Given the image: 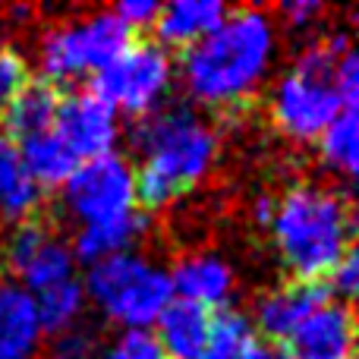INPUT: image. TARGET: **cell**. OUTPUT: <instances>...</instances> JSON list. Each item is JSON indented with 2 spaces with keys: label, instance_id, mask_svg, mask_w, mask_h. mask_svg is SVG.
Wrapping results in <instances>:
<instances>
[{
  "label": "cell",
  "instance_id": "obj_13",
  "mask_svg": "<svg viewBox=\"0 0 359 359\" xmlns=\"http://www.w3.org/2000/svg\"><path fill=\"white\" fill-rule=\"evenodd\" d=\"M170 274V287H174V299L192 303L198 309H224L233 293V271L224 259L208 252L186 255L174 265Z\"/></svg>",
  "mask_w": 359,
  "mask_h": 359
},
{
  "label": "cell",
  "instance_id": "obj_20",
  "mask_svg": "<svg viewBox=\"0 0 359 359\" xmlns=\"http://www.w3.org/2000/svg\"><path fill=\"white\" fill-rule=\"evenodd\" d=\"M19 145V158H22L25 174L32 177V183L38 189H57L69 180V174L76 170V155L54 136V133H41V136H32Z\"/></svg>",
  "mask_w": 359,
  "mask_h": 359
},
{
  "label": "cell",
  "instance_id": "obj_15",
  "mask_svg": "<svg viewBox=\"0 0 359 359\" xmlns=\"http://www.w3.org/2000/svg\"><path fill=\"white\" fill-rule=\"evenodd\" d=\"M41 334L35 297L19 284H0V359H35Z\"/></svg>",
  "mask_w": 359,
  "mask_h": 359
},
{
  "label": "cell",
  "instance_id": "obj_23",
  "mask_svg": "<svg viewBox=\"0 0 359 359\" xmlns=\"http://www.w3.org/2000/svg\"><path fill=\"white\" fill-rule=\"evenodd\" d=\"M322 145V158L328 168H334L337 174L353 177L356 174V158H359V120L356 111H341L325 133L318 136Z\"/></svg>",
  "mask_w": 359,
  "mask_h": 359
},
{
  "label": "cell",
  "instance_id": "obj_16",
  "mask_svg": "<svg viewBox=\"0 0 359 359\" xmlns=\"http://www.w3.org/2000/svg\"><path fill=\"white\" fill-rule=\"evenodd\" d=\"M155 328V337L168 359H198L208 347L211 312L183 303V299H170V306L161 312Z\"/></svg>",
  "mask_w": 359,
  "mask_h": 359
},
{
  "label": "cell",
  "instance_id": "obj_8",
  "mask_svg": "<svg viewBox=\"0 0 359 359\" xmlns=\"http://www.w3.org/2000/svg\"><path fill=\"white\" fill-rule=\"evenodd\" d=\"M63 205L82 227L133 215L139 205L136 168L117 151L92 158V161H79L63 183Z\"/></svg>",
  "mask_w": 359,
  "mask_h": 359
},
{
  "label": "cell",
  "instance_id": "obj_18",
  "mask_svg": "<svg viewBox=\"0 0 359 359\" xmlns=\"http://www.w3.org/2000/svg\"><path fill=\"white\" fill-rule=\"evenodd\" d=\"M41 196L44 192L25 174L19 145L0 130V221L4 224L32 221V215L41 208Z\"/></svg>",
  "mask_w": 359,
  "mask_h": 359
},
{
  "label": "cell",
  "instance_id": "obj_4",
  "mask_svg": "<svg viewBox=\"0 0 359 359\" xmlns=\"http://www.w3.org/2000/svg\"><path fill=\"white\" fill-rule=\"evenodd\" d=\"M347 35H331L299 50L297 63L278 79L271 92V120L284 136L297 142H312L325 126L347 107L334 88V69L344 50H350Z\"/></svg>",
  "mask_w": 359,
  "mask_h": 359
},
{
  "label": "cell",
  "instance_id": "obj_21",
  "mask_svg": "<svg viewBox=\"0 0 359 359\" xmlns=\"http://www.w3.org/2000/svg\"><path fill=\"white\" fill-rule=\"evenodd\" d=\"M255 341H259V334H255L249 316H243L236 309L211 312L208 347L198 359H246Z\"/></svg>",
  "mask_w": 359,
  "mask_h": 359
},
{
  "label": "cell",
  "instance_id": "obj_30",
  "mask_svg": "<svg viewBox=\"0 0 359 359\" xmlns=\"http://www.w3.org/2000/svg\"><path fill=\"white\" fill-rule=\"evenodd\" d=\"M325 6L316 4V0H293V4H284L280 6V16H287V22L297 25V29H303V25L316 22L318 16H322Z\"/></svg>",
  "mask_w": 359,
  "mask_h": 359
},
{
  "label": "cell",
  "instance_id": "obj_31",
  "mask_svg": "<svg viewBox=\"0 0 359 359\" xmlns=\"http://www.w3.org/2000/svg\"><path fill=\"white\" fill-rule=\"evenodd\" d=\"M246 359H293L287 344H274V341H255L252 350L246 353Z\"/></svg>",
  "mask_w": 359,
  "mask_h": 359
},
{
  "label": "cell",
  "instance_id": "obj_19",
  "mask_svg": "<svg viewBox=\"0 0 359 359\" xmlns=\"http://www.w3.org/2000/svg\"><path fill=\"white\" fill-rule=\"evenodd\" d=\"M149 230V217L133 211L126 217H117V221H104V224H88L76 233L73 240V259L82 262V265H95V262H104L111 255L130 252L133 243Z\"/></svg>",
  "mask_w": 359,
  "mask_h": 359
},
{
  "label": "cell",
  "instance_id": "obj_11",
  "mask_svg": "<svg viewBox=\"0 0 359 359\" xmlns=\"http://www.w3.org/2000/svg\"><path fill=\"white\" fill-rule=\"evenodd\" d=\"M328 287L325 280H287V284L268 290L265 297L255 303V318L252 328L259 334H265V341L284 344L290 341V334L312 316L316 309H322L328 303Z\"/></svg>",
  "mask_w": 359,
  "mask_h": 359
},
{
  "label": "cell",
  "instance_id": "obj_3",
  "mask_svg": "<svg viewBox=\"0 0 359 359\" xmlns=\"http://www.w3.org/2000/svg\"><path fill=\"white\" fill-rule=\"evenodd\" d=\"M271 233L299 280H322L344 255L353 240V211L350 202L325 186H293L274 202Z\"/></svg>",
  "mask_w": 359,
  "mask_h": 359
},
{
  "label": "cell",
  "instance_id": "obj_24",
  "mask_svg": "<svg viewBox=\"0 0 359 359\" xmlns=\"http://www.w3.org/2000/svg\"><path fill=\"white\" fill-rule=\"evenodd\" d=\"M29 60L16 44H0V114L13 104L19 92L29 82Z\"/></svg>",
  "mask_w": 359,
  "mask_h": 359
},
{
  "label": "cell",
  "instance_id": "obj_25",
  "mask_svg": "<svg viewBox=\"0 0 359 359\" xmlns=\"http://www.w3.org/2000/svg\"><path fill=\"white\" fill-rule=\"evenodd\" d=\"M101 359H168L151 331H123L111 347H104Z\"/></svg>",
  "mask_w": 359,
  "mask_h": 359
},
{
  "label": "cell",
  "instance_id": "obj_14",
  "mask_svg": "<svg viewBox=\"0 0 359 359\" xmlns=\"http://www.w3.org/2000/svg\"><path fill=\"white\" fill-rule=\"evenodd\" d=\"M230 6L221 0H170L158 13V44L164 50L180 48L189 50L192 44H198L202 38H208L217 25L227 19Z\"/></svg>",
  "mask_w": 359,
  "mask_h": 359
},
{
  "label": "cell",
  "instance_id": "obj_32",
  "mask_svg": "<svg viewBox=\"0 0 359 359\" xmlns=\"http://www.w3.org/2000/svg\"><path fill=\"white\" fill-rule=\"evenodd\" d=\"M271 217H274V198L262 196L259 202H255V221H262L268 227V224H271Z\"/></svg>",
  "mask_w": 359,
  "mask_h": 359
},
{
  "label": "cell",
  "instance_id": "obj_1",
  "mask_svg": "<svg viewBox=\"0 0 359 359\" xmlns=\"http://www.w3.org/2000/svg\"><path fill=\"white\" fill-rule=\"evenodd\" d=\"M278 35L274 22L259 6H236L221 25L183 50L186 92L198 104L236 107L262 88L274 63Z\"/></svg>",
  "mask_w": 359,
  "mask_h": 359
},
{
  "label": "cell",
  "instance_id": "obj_5",
  "mask_svg": "<svg viewBox=\"0 0 359 359\" xmlns=\"http://www.w3.org/2000/svg\"><path fill=\"white\" fill-rule=\"evenodd\" d=\"M86 299L126 331H149L174 299L168 268L139 252H120L88 265Z\"/></svg>",
  "mask_w": 359,
  "mask_h": 359
},
{
  "label": "cell",
  "instance_id": "obj_9",
  "mask_svg": "<svg viewBox=\"0 0 359 359\" xmlns=\"http://www.w3.org/2000/svg\"><path fill=\"white\" fill-rule=\"evenodd\" d=\"M6 265L19 278V287L25 293H41L48 287H57L63 280L76 278V259L73 249L50 233L48 224L41 221H22L6 240Z\"/></svg>",
  "mask_w": 359,
  "mask_h": 359
},
{
  "label": "cell",
  "instance_id": "obj_27",
  "mask_svg": "<svg viewBox=\"0 0 359 359\" xmlns=\"http://www.w3.org/2000/svg\"><path fill=\"white\" fill-rule=\"evenodd\" d=\"M54 359H92V353L98 350V341L88 328L73 325V328L54 334Z\"/></svg>",
  "mask_w": 359,
  "mask_h": 359
},
{
  "label": "cell",
  "instance_id": "obj_29",
  "mask_svg": "<svg viewBox=\"0 0 359 359\" xmlns=\"http://www.w3.org/2000/svg\"><path fill=\"white\" fill-rule=\"evenodd\" d=\"M111 13L130 32H142V29H155L161 4H155V0H123V4H117Z\"/></svg>",
  "mask_w": 359,
  "mask_h": 359
},
{
  "label": "cell",
  "instance_id": "obj_22",
  "mask_svg": "<svg viewBox=\"0 0 359 359\" xmlns=\"http://www.w3.org/2000/svg\"><path fill=\"white\" fill-rule=\"evenodd\" d=\"M82 309H86V290L76 278L35 293L38 322H41V331H48V334H60V331L73 328L79 322Z\"/></svg>",
  "mask_w": 359,
  "mask_h": 359
},
{
  "label": "cell",
  "instance_id": "obj_17",
  "mask_svg": "<svg viewBox=\"0 0 359 359\" xmlns=\"http://www.w3.org/2000/svg\"><path fill=\"white\" fill-rule=\"evenodd\" d=\"M57 104H60V92L57 86L44 79H29L25 88L13 98V104L0 114V130L13 139V142H25L32 136L54 130Z\"/></svg>",
  "mask_w": 359,
  "mask_h": 359
},
{
  "label": "cell",
  "instance_id": "obj_2",
  "mask_svg": "<svg viewBox=\"0 0 359 359\" xmlns=\"http://www.w3.org/2000/svg\"><path fill=\"white\" fill-rule=\"evenodd\" d=\"M130 142L142 151V168L136 170V202L151 211L189 192L211 170L217 155L215 130L186 101H170L139 117Z\"/></svg>",
  "mask_w": 359,
  "mask_h": 359
},
{
  "label": "cell",
  "instance_id": "obj_7",
  "mask_svg": "<svg viewBox=\"0 0 359 359\" xmlns=\"http://www.w3.org/2000/svg\"><path fill=\"white\" fill-rule=\"evenodd\" d=\"M174 79V60L158 41H130L126 50L101 73H95L92 92L101 95L114 111L145 117L164 104Z\"/></svg>",
  "mask_w": 359,
  "mask_h": 359
},
{
  "label": "cell",
  "instance_id": "obj_28",
  "mask_svg": "<svg viewBox=\"0 0 359 359\" xmlns=\"http://www.w3.org/2000/svg\"><path fill=\"white\" fill-rule=\"evenodd\" d=\"M325 287H328V293H334V297H341L344 303L347 299H353L356 287H359V262H356V252L350 249L347 255H344L341 262H337L334 268H331L328 274H325Z\"/></svg>",
  "mask_w": 359,
  "mask_h": 359
},
{
  "label": "cell",
  "instance_id": "obj_6",
  "mask_svg": "<svg viewBox=\"0 0 359 359\" xmlns=\"http://www.w3.org/2000/svg\"><path fill=\"white\" fill-rule=\"evenodd\" d=\"M133 41V32L114 16L111 10H98L92 16L60 22L44 32L38 44V79L50 82H69L76 76L101 73L107 63H114Z\"/></svg>",
  "mask_w": 359,
  "mask_h": 359
},
{
  "label": "cell",
  "instance_id": "obj_26",
  "mask_svg": "<svg viewBox=\"0 0 359 359\" xmlns=\"http://www.w3.org/2000/svg\"><path fill=\"white\" fill-rule=\"evenodd\" d=\"M334 88H337V98L347 111H356V101H359V57L356 50H344L341 60H337L334 69Z\"/></svg>",
  "mask_w": 359,
  "mask_h": 359
},
{
  "label": "cell",
  "instance_id": "obj_10",
  "mask_svg": "<svg viewBox=\"0 0 359 359\" xmlns=\"http://www.w3.org/2000/svg\"><path fill=\"white\" fill-rule=\"evenodd\" d=\"M50 133L73 151L76 161H92L117 149L120 114L92 88H76L69 95H60Z\"/></svg>",
  "mask_w": 359,
  "mask_h": 359
},
{
  "label": "cell",
  "instance_id": "obj_12",
  "mask_svg": "<svg viewBox=\"0 0 359 359\" xmlns=\"http://www.w3.org/2000/svg\"><path fill=\"white\" fill-rule=\"evenodd\" d=\"M356 318L347 303H325L290 334L293 359H353Z\"/></svg>",
  "mask_w": 359,
  "mask_h": 359
}]
</instances>
